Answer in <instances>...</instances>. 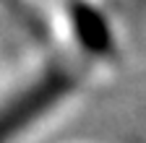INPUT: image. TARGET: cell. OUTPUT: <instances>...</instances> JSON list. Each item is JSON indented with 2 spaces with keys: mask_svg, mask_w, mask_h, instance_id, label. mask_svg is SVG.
Returning <instances> with one entry per match:
<instances>
[{
  "mask_svg": "<svg viewBox=\"0 0 146 143\" xmlns=\"http://www.w3.org/2000/svg\"><path fill=\"white\" fill-rule=\"evenodd\" d=\"M65 86H68L65 78L55 73L47 81H42V83H36L34 88H29V94H24L21 99H16L8 109L0 115V143H3L5 138H11L16 128L31 122L36 115H42L44 107H50L55 99L65 91Z\"/></svg>",
  "mask_w": 146,
  "mask_h": 143,
  "instance_id": "6da1fadb",
  "label": "cell"
}]
</instances>
